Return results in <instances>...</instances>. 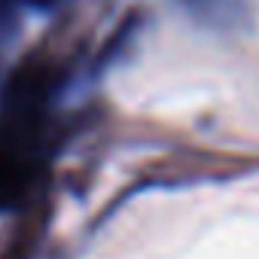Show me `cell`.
<instances>
[{"label":"cell","mask_w":259,"mask_h":259,"mask_svg":"<svg viewBox=\"0 0 259 259\" xmlns=\"http://www.w3.org/2000/svg\"><path fill=\"white\" fill-rule=\"evenodd\" d=\"M49 79H52V73H49L46 64H40V61L25 64V67L13 76V82H10L7 104L16 107V110H34V107L43 101V95H46V89H49Z\"/></svg>","instance_id":"cell-1"},{"label":"cell","mask_w":259,"mask_h":259,"mask_svg":"<svg viewBox=\"0 0 259 259\" xmlns=\"http://www.w3.org/2000/svg\"><path fill=\"white\" fill-rule=\"evenodd\" d=\"M19 186H22V168L10 156L0 153V201H7L10 195H16Z\"/></svg>","instance_id":"cell-2"}]
</instances>
